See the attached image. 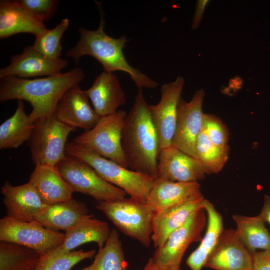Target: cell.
<instances>
[{
	"instance_id": "cell-13",
	"label": "cell",
	"mask_w": 270,
	"mask_h": 270,
	"mask_svg": "<svg viewBox=\"0 0 270 270\" xmlns=\"http://www.w3.org/2000/svg\"><path fill=\"white\" fill-rule=\"evenodd\" d=\"M68 62L64 59H50L36 50L32 46H27L20 54L13 56L10 64L0 70V79L15 76L28 79L40 76H53L62 74L68 66Z\"/></svg>"
},
{
	"instance_id": "cell-37",
	"label": "cell",
	"mask_w": 270,
	"mask_h": 270,
	"mask_svg": "<svg viewBox=\"0 0 270 270\" xmlns=\"http://www.w3.org/2000/svg\"><path fill=\"white\" fill-rule=\"evenodd\" d=\"M264 222H268L270 225V196H265L264 202L261 212L257 216Z\"/></svg>"
},
{
	"instance_id": "cell-31",
	"label": "cell",
	"mask_w": 270,
	"mask_h": 270,
	"mask_svg": "<svg viewBox=\"0 0 270 270\" xmlns=\"http://www.w3.org/2000/svg\"><path fill=\"white\" fill-rule=\"evenodd\" d=\"M69 25L68 18L62 20L56 28L36 38L32 48L50 59H60L62 50L61 40Z\"/></svg>"
},
{
	"instance_id": "cell-14",
	"label": "cell",
	"mask_w": 270,
	"mask_h": 270,
	"mask_svg": "<svg viewBox=\"0 0 270 270\" xmlns=\"http://www.w3.org/2000/svg\"><path fill=\"white\" fill-rule=\"evenodd\" d=\"M252 252L244 245L236 230H224L205 267L214 270H252Z\"/></svg>"
},
{
	"instance_id": "cell-17",
	"label": "cell",
	"mask_w": 270,
	"mask_h": 270,
	"mask_svg": "<svg viewBox=\"0 0 270 270\" xmlns=\"http://www.w3.org/2000/svg\"><path fill=\"white\" fill-rule=\"evenodd\" d=\"M3 203L7 216L16 220L32 222L46 206L35 188L30 182L20 186H12L6 182L1 187Z\"/></svg>"
},
{
	"instance_id": "cell-30",
	"label": "cell",
	"mask_w": 270,
	"mask_h": 270,
	"mask_svg": "<svg viewBox=\"0 0 270 270\" xmlns=\"http://www.w3.org/2000/svg\"><path fill=\"white\" fill-rule=\"evenodd\" d=\"M196 159L204 166L207 174H217L222 170L228 160L229 147L216 146L201 132L196 140Z\"/></svg>"
},
{
	"instance_id": "cell-29",
	"label": "cell",
	"mask_w": 270,
	"mask_h": 270,
	"mask_svg": "<svg viewBox=\"0 0 270 270\" xmlns=\"http://www.w3.org/2000/svg\"><path fill=\"white\" fill-rule=\"evenodd\" d=\"M92 270H128L118 232L112 229L104 246L99 249L92 264Z\"/></svg>"
},
{
	"instance_id": "cell-34",
	"label": "cell",
	"mask_w": 270,
	"mask_h": 270,
	"mask_svg": "<svg viewBox=\"0 0 270 270\" xmlns=\"http://www.w3.org/2000/svg\"><path fill=\"white\" fill-rule=\"evenodd\" d=\"M17 1L43 22L48 20L54 15L60 3L57 0H17Z\"/></svg>"
},
{
	"instance_id": "cell-7",
	"label": "cell",
	"mask_w": 270,
	"mask_h": 270,
	"mask_svg": "<svg viewBox=\"0 0 270 270\" xmlns=\"http://www.w3.org/2000/svg\"><path fill=\"white\" fill-rule=\"evenodd\" d=\"M127 116L124 111L119 110L101 116L92 128L76 137L74 142L128 168L122 143Z\"/></svg>"
},
{
	"instance_id": "cell-16",
	"label": "cell",
	"mask_w": 270,
	"mask_h": 270,
	"mask_svg": "<svg viewBox=\"0 0 270 270\" xmlns=\"http://www.w3.org/2000/svg\"><path fill=\"white\" fill-rule=\"evenodd\" d=\"M54 114L65 124L86 131L92 128L101 117L92 108L88 98L79 84L74 86L64 93L57 105Z\"/></svg>"
},
{
	"instance_id": "cell-39",
	"label": "cell",
	"mask_w": 270,
	"mask_h": 270,
	"mask_svg": "<svg viewBox=\"0 0 270 270\" xmlns=\"http://www.w3.org/2000/svg\"><path fill=\"white\" fill-rule=\"evenodd\" d=\"M92 268H93V267L92 264L90 266L80 270H92Z\"/></svg>"
},
{
	"instance_id": "cell-6",
	"label": "cell",
	"mask_w": 270,
	"mask_h": 270,
	"mask_svg": "<svg viewBox=\"0 0 270 270\" xmlns=\"http://www.w3.org/2000/svg\"><path fill=\"white\" fill-rule=\"evenodd\" d=\"M76 130L60 122L54 114L34 122L28 141L34 164L56 166L66 157L68 138Z\"/></svg>"
},
{
	"instance_id": "cell-15",
	"label": "cell",
	"mask_w": 270,
	"mask_h": 270,
	"mask_svg": "<svg viewBox=\"0 0 270 270\" xmlns=\"http://www.w3.org/2000/svg\"><path fill=\"white\" fill-rule=\"evenodd\" d=\"M206 174L205 168L198 159L174 146L160 152L158 178L176 182H198Z\"/></svg>"
},
{
	"instance_id": "cell-27",
	"label": "cell",
	"mask_w": 270,
	"mask_h": 270,
	"mask_svg": "<svg viewBox=\"0 0 270 270\" xmlns=\"http://www.w3.org/2000/svg\"><path fill=\"white\" fill-rule=\"evenodd\" d=\"M232 220L239 238L250 252L270 250V234L263 220L257 216L240 214L234 215Z\"/></svg>"
},
{
	"instance_id": "cell-28",
	"label": "cell",
	"mask_w": 270,
	"mask_h": 270,
	"mask_svg": "<svg viewBox=\"0 0 270 270\" xmlns=\"http://www.w3.org/2000/svg\"><path fill=\"white\" fill-rule=\"evenodd\" d=\"M42 256L27 247L0 242V270H35Z\"/></svg>"
},
{
	"instance_id": "cell-4",
	"label": "cell",
	"mask_w": 270,
	"mask_h": 270,
	"mask_svg": "<svg viewBox=\"0 0 270 270\" xmlns=\"http://www.w3.org/2000/svg\"><path fill=\"white\" fill-rule=\"evenodd\" d=\"M66 154L89 164L104 180L122 190L130 198L146 203L156 179L129 170L74 142L67 144Z\"/></svg>"
},
{
	"instance_id": "cell-9",
	"label": "cell",
	"mask_w": 270,
	"mask_h": 270,
	"mask_svg": "<svg viewBox=\"0 0 270 270\" xmlns=\"http://www.w3.org/2000/svg\"><path fill=\"white\" fill-rule=\"evenodd\" d=\"M65 234L48 229L40 223L23 222L8 216L0 220V241L32 249L42 257L62 245Z\"/></svg>"
},
{
	"instance_id": "cell-8",
	"label": "cell",
	"mask_w": 270,
	"mask_h": 270,
	"mask_svg": "<svg viewBox=\"0 0 270 270\" xmlns=\"http://www.w3.org/2000/svg\"><path fill=\"white\" fill-rule=\"evenodd\" d=\"M56 167L75 192L92 196L98 202L126 198L124 191L106 181L89 164L79 159L66 156Z\"/></svg>"
},
{
	"instance_id": "cell-25",
	"label": "cell",
	"mask_w": 270,
	"mask_h": 270,
	"mask_svg": "<svg viewBox=\"0 0 270 270\" xmlns=\"http://www.w3.org/2000/svg\"><path fill=\"white\" fill-rule=\"evenodd\" d=\"M203 206L207 216L206 229L200 246L186 260V264L191 270H202L206 266L224 230L222 217L214 204L205 199Z\"/></svg>"
},
{
	"instance_id": "cell-11",
	"label": "cell",
	"mask_w": 270,
	"mask_h": 270,
	"mask_svg": "<svg viewBox=\"0 0 270 270\" xmlns=\"http://www.w3.org/2000/svg\"><path fill=\"white\" fill-rule=\"evenodd\" d=\"M184 84V78L178 76L175 81L162 85L160 102L156 105L150 106L152 120L158 138L160 152L172 146L178 106Z\"/></svg>"
},
{
	"instance_id": "cell-24",
	"label": "cell",
	"mask_w": 270,
	"mask_h": 270,
	"mask_svg": "<svg viewBox=\"0 0 270 270\" xmlns=\"http://www.w3.org/2000/svg\"><path fill=\"white\" fill-rule=\"evenodd\" d=\"M89 215L86 204L72 198L68 201L46 205L34 220L45 228L66 232Z\"/></svg>"
},
{
	"instance_id": "cell-20",
	"label": "cell",
	"mask_w": 270,
	"mask_h": 270,
	"mask_svg": "<svg viewBox=\"0 0 270 270\" xmlns=\"http://www.w3.org/2000/svg\"><path fill=\"white\" fill-rule=\"evenodd\" d=\"M204 200L200 192L179 206L154 213L152 236L154 248L162 246L174 232L183 226L196 210L204 208Z\"/></svg>"
},
{
	"instance_id": "cell-5",
	"label": "cell",
	"mask_w": 270,
	"mask_h": 270,
	"mask_svg": "<svg viewBox=\"0 0 270 270\" xmlns=\"http://www.w3.org/2000/svg\"><path fill=\"white\" fill-rule=\"evenodd\" d=\"M96 208L124 234L146 248L150 246L154 213L146 203L130 198L100 202Z\"/></svg>"
},
{
	"instance_id": "cell-19",
	"label": "cell",
	"mask_w": 270,
	"mask_h": 270,
	"mask_svg": "<svg viewBox=\"0 0 270 270\" xmlns=\"http://www.w3.org/2000/svg\"><path fill=\"white\" fill-rule=\"evenodd\" d=\"M200 192L198 182H176L158 178L146 204L154 213L159 212L179 206Z\"/></svg>"
},
{
	"instance_id": "cell-32",
	"label": "cell",
	"mask_w": 270,
	"mask_h": 270,
	"mask_svg": "<svg viewBox=\"0 0 270 270\" xmlns=\"http://www.w3.org/2000/svg\"><path fill=\"white\" fill-rule=\"evenodd\" d=\"M96 250H80L60 256L47 254L42 257L35 270H70L80 262L95 256Z\"/></svg>"
},
{
	"instance_id": "cell-12",
	"label": "cell",
	"mask_w": 270,
	"mask_h": 270,
	"mask_svg": "<svg viewBox=\"0 0 270 270\" xmlns=\"http://www.w3.org/2000/svg\"><path fill=\"white\" fill-rule=\"evenodd\" d=\"M205 94L198 90L190 102L180 99L172 146L196 158L198 137L202 132L204 114L202 106Z\"/></svg>"
},
{
	"instance_id": "cell-26",
	"label": "cell",
	"mask_w": 270,
	"mask_h": 270,
	"mask_svg": "<svg viewBox=\"0 0 270 270\" xmlns=\"http://www.w3.org/2000/svg\"><path fill=\"white\" fill-rule=\"evenodd\" d=\"M34 122L24 111L22 100H18L14 115L0 126V149L17 148L28 141Z\"/></svg>"
},
{
	"instance_id": "cell-22",
	"label": "cell",
	"mask_w": 270,
	"mask_h": 270,
	"mask_svg": "<svg viewBox=\"0 0 270 270\" xmlns=\"http://www.w3.org/2000/svg\"><path fill=\"white\" fill-rule=\"evenodd\" d=\"M110 232L107 222L89 214L66 231L62 245L48 254L60 256L72 252L82 245L92 242L97 244L99 249L102 248L108 240Z\"/></svg>"
},
{
	"instance_id": "cell-21",
	"label": "cell",
	"mask_w": 270,
	"mask_h": 270,
	"mask_svg": "<svg viewBox=\"0 0 270 270\" xmlns=\"http://www.w3.org/2000/svg\"><path fill=\"white\" fill-rule=\"evenodd\" d=\"M84 92L90 99L96 112L100 116L118 111L126 103V96L118 78L104 71L95 79L92 87Z\"/></svg>"
},
{
	"instance_id": "cell-38",
	"label": "cell",
	"mask_w": 270,
	"mask_h": 270,
	"mask_svg": "<svg viewBox=\"0 0 270 270\" xmlns=\"http://www.w3.org/2000/svg\"><path fill=\"white\" fill-rule=\"evenodd\" d=\"M143 270H168L166 268L156 264L152 258H150Z\"/></svg>"
},
{
	"instance_id": "cell-23",
	"label": "cell",
	"mask_w": 270,
	"mask_h": 270,
	"mask_svg": "<svg viewBox=\"0 0 270 270\" xmlns=\"http://www.w3.org/2000/svg\"><path fill=\"white\" fill-rule=\"evenodd\" d=\"M29 182L35 188L45 205L71 200L75 192L62 178L56 166H36Z\"/></svg>"
},
{
	"instance_id": "cell-33",
	"label": "cell",
	"mask_w": 270,
	"mask_h": 270,
	"mask_svg": "<svg viewBox=\"0 0 270 270\" xmlns=\"http://www.w3.org/2000/svg\"><path fill=\"white\" fill-rule=\"evenodd\" d=\"M202 132L216 146H228V130L222 122L214 116L204 114Z\"/></svg>"
},
{
	"instance_id": "cell-3",
	"label": "cell",
	"mask_w": 270,
	"mask_h": 270,
	"mask_svg": "<svg viewBox=\"0 0 270 270\" xmlns=\"http://www.w3.org/2000/svg\"><path fill=\"white\" fill-rule=\"evenodd\" d=\"M98 7L101 18L98 29L90 30L80 28L79 41L66 55L72 58L76 64L82 56H92L102 64L104 72L113 73L120 71L128 74L139 89L157 88L159 84L156 82L132 67L127 62L123 52L130 40L126 36L114 38L105 32L104 13Z\"/></svg>"
},
{
	"instance_id": "cell-10",
	"label": "cell",
	"mask_w": 270,
	"mask_h": 270,
	"mask_svg": "<svg viewBox=\"0 0 270 270\" xmlns=\"http://www.w3.org/2000/svg\"><path fill=\"white\" fill-rule=\"evenodd\" d=\"M207 218L204 208L196 210L181 227L174 232L164 244L156 248L152 258L168 270H178L187 249L194 242H201Z\"/></svg>"
},
{
	"instance_id": "cell-36",
	"label": "cell",
	"mask_w": 270,
	"mask_h": 270,
	"mask_svg": "<svg viewBox=\"0 0 270 270\" xmlns=\"http://www.w3.org/2000/svg\"><path fill=\"white\" fill-rule=\"evenodd\" d=\"M209 0H200L198 1L193 20L192 28L194 30H195L198 27L202 20L206 8L209 3Z\"/></svg>"
},
{
	"instance_id": "cell-1",
	"label": "cell",
	"mask_w": 270,
	"mask_h": 270,
	"mask_svg": "<svg viewBox=\"0 0 270 270\" xmlns=\"http://www.w3.org/2000/svg\"><path fill=\"white\" fill-rule=\"evenodd\" d=\"M85 74L80 68L58 75L33 80L8 76L0 79V100H26L32 110L28 114L32 122L54 114L64 93L79 84Z\"/></svg>"
},
{
	"instance_id": "cell-35",
	"label": "cell",
	"mask_w": 270,
	"mask_h": 270,
	"mask_svg": "<svg viewBox=\"0 0 270 270\" xmlns=\"http://www.w3.org/2000/svg\"><path fill=\"white\" fill-rule=\"evenodd\" d=\"M252 270H270V250L252 252Z\"/></svg>"
},
{
	"instance_id": "cell-18",
	"label": "cell",
	"mask_w": 270,
	"mask_h": 270,
	"mask_svg": "<svg viewBox=\"0 0 270 270\" xmlns=\"http://www.w3.org/2000/svg\"><path fill=\"white\" fill-rule=\"evenodd\" d=\"M44 22L16 0H0V38L28 33L38 38L47 31Z\"/></svg>"
},
{
	"instance_id": "cell-40",
	"label": "cell",
	"mask_w": 270,
	"mask_h": 270,
	"mask_svg": "<svg viewBox=\"0 0 270 270\" xmlns=\"http://www.w3.org/2000/svg\"><path fill=\"white\" fill-rule=\"evenodd\" d=\"M181 270L180 268V269H179V270Z\"/></svg>"
},
{
	"instance_id": "cell-2",
	"label": "cell",
	"mask_w": 270,
	"mask_h": 270,
	"mask_svg": "<svg viewBox=\"0 0 270 270\" xmlns=\"http://www.w3.org/2000/svg\"><path fill=\"white\" fill-rule=\"evenodd\" d=\"M122 143L128 168L158 178L159 140L142 89L126 119Z\"/></svg>"
}]
</instances>
